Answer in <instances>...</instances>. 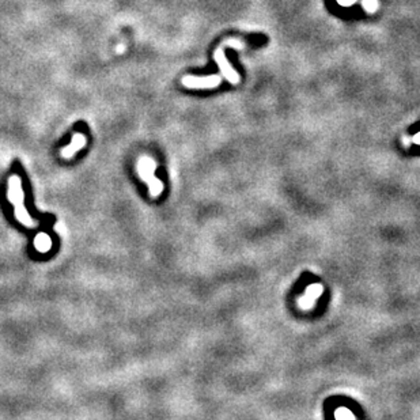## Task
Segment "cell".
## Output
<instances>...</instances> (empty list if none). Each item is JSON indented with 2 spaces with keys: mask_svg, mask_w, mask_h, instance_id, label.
I'll use <instances>...</instances> for the list:
<instances>
[{
  "mask_svg": "<svg viewBox=\"0 0 420 420\" xmlns=\"http://www.w3.org/2000/svg\"><path fill=\"white\" fill-rule=\"evenodd\" d=\"M10 201L15 207V215L18 218V221L23 223L27 227H34L36 222L33 221L30 215L27 214L26 208L23 205V189H22V180L19 176H11L9 180V192H7Z\"/></svg>",
  "mask_w": 420,
  "mask_h": 420,
  "instance_id": "obj_1",
  "label": "cell"
},
{
  "mask_svg": "<svg viewBox=\"0 0 420 420\" xmlns=\"http://www.w3.org/2000/svg\"><path fill=\"white\" fill-rule=\"evenodd\" d=\"M214 59H215V62L218 63V66H219V68H221V72L223 74V76H225L226 79L229 80L231 84H238L239 83L238 72L235 71L234 68L230 66V63H229V60H227V58H226L225 52H223V46H221V48L215 50V54H214Z\"/></svg>",
  "mask_w": 420,
  "mask_h": 420,
  "instance_id": "obj_4",
  "label": "cell"
},
{
  "mask_svg": "<svg viewBox=\"0 0 420 420\" xmlns=\"http://www.w3.org/2000/svg\"><path fill=\"white\" fill-rule=\"evenodd\" d=\"M182 84L188 89H215L221 84L222 79L219 75L211 76H184L182 78Z\"/></svg>",
  "mask_w": 420,
  "mask_h": 420,
  "instance_id": "obj_3",
  "label": "cell"
},
{
  "mask_svg": "<svg viewBox=\"0 0 420 420\" xmlns=\"http://www.w3.org/2000/svg\"><path fill=\"white\" fill-rule=\"evenodd\" d=\"M321 292H323V287H321L320 284L310 286V287L307 288V291H306V295L299 299V306L303 307V309H307L310 306H313L314 301L321 295Z\"/></svg>",
  "mask_w": 420,
  "mask_h": 420,
  "instance_id": "obj_6",
  "label": "cell"
},
{
  "mask_svg": "<svg viewBox=\"0 0 420 420\" xmlns=\"http://www.w3.org/2000/svg\"><path fill=\"white\" fill-rule=\"evenodd\" d=\"M86 142H87V140H86V136H84L83 133H75V135L72 136L71 144L68 147H66V148H63V150L60 151V155H62L63 158H66V160H70V158H72L82 147L86 146Z\"/></svg>",
  "mask_w": 420,
  "mask_h": 420,
  "instance_id": "obj_5",
  "label": "cell"
},
{
  "mask_svg": "<svg viewBox=\"0 0 420 420\" xmlns=\"http://www.w3.org/2000/svg\"><path fill=\"white\" fill-rule=\"evenodd\" d=\"M402 142H404V144L408 147V146H409V137L404 136V137H402Z\"/></svg>",
  "mask_w": 420,
  "mask_h": 420,
  "instance_id": "obj_10",
  "label": "cell"
},
{
  "mask_svg": "<svg viewBox=\"0 0 420 420\" xmlns=\"http://www.w3.org/2000/svg\"><path fill=\"white\" fill-rule=\"evenodd\" d=\"M362 7L369 14H374L380 7V0H362Z\"/></svg>",
  "mask_w": 420,
  "mask_h": 420,
  "instance_id": "obj_7",
  "label": "cell"
},
{
  "mask_svg": "<svg viewBox=\"0 0 420 420\" xmlns=\"http://www.w3.org/2000/svg\"><path fill=\"white\" fill-rule=\"evenodd\" d=\"M337 3L340 6H343V7H349V6L355 5L356 0H337Z\"/></svg>",
  "mask_w": 420,
  "mask_h": 420,
  "instance_id": "obj_8",
  "label": "cell"
},
{
  "mask_svg": "<svg viewBox=\"0 0 420 420\" xmlns=\"http://www.w3.org/2000/svg\"><path fill=\"white\" fill-rule=\"evenodd\" d=\"M412 142L415 143V144H419V146H420V132L416 133L415 136L412 137Z\"/></svg>",
  "mask_w": 420,
  "mask_h": 420,
  "instance_id": "obj_9",
  "label": "cell"
},
{
  "mask_svg": "<svg viewBox=\"0 0 420 420\" xmlns=\"http://www.w3.org/2000/svg\"><path fill=\"white\" fill-rule=\"evenodd\" d=\"M136 169L139 176L147 182L151 196H152V197H158V196L162 193V190H164V185H162V182L154 176L155 161H152L151 158H148V156H142V158L139 160V162H137Z\"/></svg>",
  "mask_w": 420,
  "mask_h": 420,
  "instance_id": "obj_2",
  "label": "cell"
}]
</instances>
